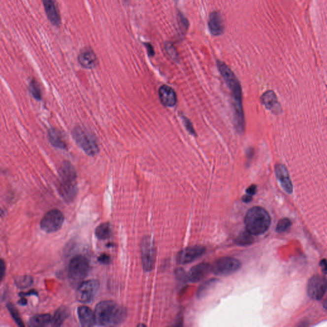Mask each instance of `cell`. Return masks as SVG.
<instances>
[{
  "label": "cell",
  "mask_w": 327,
  "mask_h": 327,
  "mask_svg": "<svg viewBox=\"0 0 327 327\" xmlns=\"http://www.w3.org/2000/svg\"><path fill=\"white\" fill-rule=\"evenodd\" d=\"M217 65L233 98L234 128L239 134H243L245 130V118L242 104V89L240 81L225 62L217 60Z\"/></svg>",
  "instance_id": "obj_1"
},
{
  "label": "cell",
  "mask_w": 327,
  "mask_h": 327,
  "mask_svg": "<svg viewBox=\"0 0 327 327\" xmlns=\"http://www.w3.org/2000/svg\"><path fill=\"white\" fill-rule=\"evenodd\" d=\"M96 324L98 326H117L126 317V309L113 301H103L96 305L94 311Z\"/></svg>",
  "instance_id": "obj_2"
},
{
  "label": "cell",
  "mask_w": 327,
  "mask_h": 327,
  "mask_svg": "<svg viewBox=\"0 0 327 327\" xmlns=\"http://www.w3.org/2000/svg\"><path fill=\"white\" fill-rule=\"evenodd\" d=\"M59 193L66 202L72 201L77 193V173L74 166L68 161H64L59 169Z\"/></svg>",
  "instance_id": "obj_3"
},
{
  "label": "cell",
  "mask_w": 327,
  "mask_h": 327,
  "mask_svg": "<svg viewBox=\"0 0 327 327\" xmlns=\"http://www.w3.org/2000/svg\"><path fill=\"white\" fill-rule=\"evenodd\" d=\"M247 231L254 235H259L267 231L271 218L267 211L261 206H255L247 212L245 218Z\"/></svg>",
  "instance_id": "obj_4"
},
{
  "label": "cell",
  "mask_w": 327,
  "mask_h": 327,
  "mask_svg": "<svg viewBox=\"0 0 327 327\" xmlns=\"http://www.w3.org/2000/svg\"><path fill=\"white\" fill-rule=\"evenodd\" d=\"M73 139L77 145L90 156H95L100 151L96 137L91 132L81 126L75 127L72 131Z\"/></svg>",
  "instance_id": "obj_5"
},
{
  "label": "cell",
  "mask_w": 327,
  "mask_h": 327,
  "mask_svg": "<svg viewBox=\"0 0 327 327\" xmlns=\"http://www.w3.org/2000/svg\"><path fill=\"white\" fill-rule=\"evenodd\" d=\"M90 270L87 258L82 255L75 256L72 258L68 267V277L73 285L79 286L86 278Z\"/></svg>",
  "instance_id": "obj_6"
},
{
  "label": "cell",
  "mask_w": 327,
  "mask_h": 327,
  "mask_svg": "<svg viewBox=\"0 0 327 327\" xmlns=\"http://www.w3.org/2000/svg\"><path fill=\"white\" fill-rule=\"evenodd\" d=\"M63 213L58 209H53L47 212L40 222V228L42 231L47 233L59 231L64 222Z\"/></svg>",
  "instance_id": "obj_7"
},
{
  "label": "cell",
  "mask_w": 327,
  "mask_h": 327,
  "mask_svg": "<svg viewBox=\"0 0 327 327\" xmlns=\"http://www.w3.org/2000/svg\"><path fill=\"white\" fill-rule=\"evenodd\" d=\"M241 265L240 262L233 258H221L213 263L212 272L218 275H229L239 270Z\"/></svg>",
  "instance_id": "obj_8"
},
{
  "label": "cell",
  "mask_w": 327,
  "mask_h": 327,
  "mask_svg": "<svg viewBox=\"0 0 327 327\" xmlns=\"http://www.w3.org/2000/svg\"><path fill=\"white\" fill-rule=\"evenodd\" d=\"M327 290V279L322 275H314L307 283V294L310 298L315 300H321L326 294Z\"/></svg>",
  "instance_id": "obj_9"
},
{
  "label": "cell",
  "mask_w": 327,
  "mask_h": 327,
  "mask_svg": "<svg viewBox=\"0 0 327 327\" xmlns=\"http://www.w3.org/2000/svg\"><path fill=\"white\" fill-rule=\"evenodd\" d=\"M99 282L88 280L81 283L77 287L76 299L81 303H88L93 300L99 289Z\"/></svg>",
  "instance_id": "obj_10"
},
{
  "label": "cell",
  "mask_w": 327,
  "mask_h": 327,
  "mask_svg": "<svg viewBox=\"0 0 327 327\" xmlns=\"http://www.w3.org/2000/svg\"><path fill=\"white\" fill-rule=\"evenodd\" d=\"M141 248L142 263L144 270L149 272L154 268L156 260V251L152 240L149 236H145L142 240Z\"/></svg>",
  "instance_id": "obj_11"
},
{
  "label": "cell",
  "mask_w": 327,
  "mask_h": 327,
  "mask_svg": "<svg viewBox=\"0 0 327 327\" xmlns=\"http://www.w3.org/2000/svg\"><path fill=\"white\" fill-rule=\"evenodd\" d=\"M206 249L201 245L189 247L183 249L177 255V262L180 264H186L194 261L205 253Z\"/></svg>",
  "instance_id": "obj_12"
},
{
  "label": "cell",
  "mask_w": 327,
  "mask_h": 327,
  "mask_svg": "<svg viewBox=\"0 0 327 327\" xmlns=\"http://www.w3.org/2000/svg\"><path fill=\"white\" fill-rule=\"evenodd\" d=\"M208 27L210 33L214 36L222 35L225 32V24L222 14L219 11L211 12L208 21Z\"/></svg>",
  "instance_id": "obj_13"
},
{
  "label": "cell",
  "mask_w": 327,
  "mask_h": 327,
  "mask_svg": "<svg viewBox=\"0 0 327 327\" xmlns=\"http://www.w3.org/2000/svg\"><path fill=\"white\" fill-rule=\"evenodd\" d=\"M275 175L277 180L280 182L282 188L285 191L286 193L292 194L293 190H294V187L290 176L289 172L287 167L285 165L282 164H278L275 165Z\"/></svg>",
  "instance_id": "obj_14"
},
{
  "label": "cell",
  "mask_w": 327,
  "mask_h": 327,
  "mask_svg": "<svg viewBox=\"0 0 327 327\" xmlns=\"http://www.w3.org/2000/svg\"><path fill=\"white\" fill-rule=\"evenodd\" d=\"M79 64L83 68L92 69L98 65V61L96 53L90 47L82 49L78 56Z\"/></svg>",
  "instance_id": "obj_15"
},
{
  "label": "cell",
  "mask_w": 327,
  "mask_h": 327,
  "mask_svg": "<svg viewBox=\"0 0 327 327\" xmlns=\"http://www.w3.org/2000/svg\"><path fill=\"white\" fill-rule=\"evenodd\" d=\"M46 16L54 26L61 25V17L55 0H42Z\"/></svg>",
  "instance_id": "obj_16"
},
{
  "label": "cell",
  "mask_w": 327,
  "mask_h": 327,
  "mask_svg": "<svg viewBox=\"0 0 327 327\" xmlns=\"http://www.w3.org/2000/svg\"><path fill=\"white\" fill-rule=\"evenodd\" d=\"M161 102L165 107H174L177 102V97L173 88L167 85L161 86L159 90Z\"/></svg>",
  "instance_id": "obj_17"
},
{
  "label": "cell",
  "mask_w": 327,
  "mask_h": 327,
  "mask_svg": "<svg viewBox=\"0 0 327 327\" xmlns=\"http://www.w3.org/2000/svg\"><path fill=\"white\" fill-rule=\"evenodd\" d=\"M212 271L210 264L200 263L191 268L188 274L189 280L191 282H198L203 279Z\"/></svg>",
  "instance_id": "obj_18"
},
{
  "label": "cell",
  "mask_w": 327,
  "mask_h": 327,
  "mask_svg": "<svg viewBox=\"0 0 327 327\" xmlns=\"http://www.w3.org/2000/svg\"><path fill=\"white\" fill-rule=\"evenodd\" d=\"M48 139L49 142L54 147L61 150H66L68 148L67 142L63 133L59 129L51 128L48 131Z\"/></svg>",
  "instance_id": "obj_19"
},
{
  "label": "cell",
  "mask_w": 327,
  "mask_h": 327,
  "mask_svg": "<svg viewBox=\"0 0 327 327\" xmlns=\"http://www.w3.org/2000/svg\"><path fill=\"white\" fill-rule=\"evenodd\" d=\"M261 100L264 107L268 110H271L275 113H280L281 108L279 104L276 94L273 90H268L262 96Z\"/></svg>",
  "instance_id": "obj_20"
},
{
  "label": "cell",
  "mask_w": 327,
  "mask_h": 327,
  "mask_svg": "<svg viewBox=\"0 0 327 327\" xmlns=\"http://www.w3.org/2000/svg\"><path fill=\"white\" fill-rule=\"evenodd\" d=\"M79 321L83 327H92L96 324L94 312L87 306H81L77 309Z\"/></svg>",
  "instance_id": "obj_21"
},
{
  "label": "cell",
  "mask_w": 327,
  "mask_h": 327,
  "mask_svg": "<svg viewBox=\"0 0 327 327\" xmlns=\"http://www.w3.org/2000/svg\"><path fill=\"white\" fill-rule=\"evenodd\" d=\"M70 312L68 307L61 306L57 310L55 315L52 318L51 325L52 327H60L64 324L65 320L70 316Z\"/></svg>",
  "instance_id": "obj_22"
},
{
  "label": "cell",
  "mask_w": 327,
  "mask_h": 327,
  "mask_svg": "<svg viewBox=\"0 0 327 327\" xmlns=\"http://www.w3.org/2000/svg\"><path fill=\"white\" fill-rule=\"evenodd\" d=\"M52 318L49 314H42L33 316L30 320L29 326L33 327H43L51 324Z\"/></svg>",
  "instance_id": "obj_23"
},
{
  "label": "cell",
  "mask_w": 327,
  "mask_h": 327,
  "mask_svg": "<svg viewBox=\"0 0 327 327\" xmlns=\"http://www.w3.org/2000/svg\"><path fill=\"white\" fill-rule=\"evenodd\" d=\"M95 234L98 239L102 240L108 239L112 235V228L110 224L105 223L98 226L96 228Z\"/></svg>",
  "instance_id": "obj_24"
},
{
  "label": "cell",
  "mask_w": 327,
  "mask_h": 327,
  "mask_svg": "<svg viewBox=\"0 0 327 327\" xmlns=\"http://www.w3.org/2000/svg\"><path fill=\"white\" fill-rule=\"evenodd\" d=\"M176 19H177L178 30H179L180 35L185 36L189 28L188 19L180 10H178L177 14H176Z\"/></svg>",
  "instance_id": "obj_25"
},
{
  "label": "cell",
  "mask_w": 327,
  "mask_h": 327,
  "mask_svg": "<svg viewBox=\"0 0 327 327\" xmlns=\"http://www.w3.org/2000/svg\"><path fill=\"white\" fill-rule=\"evenodd\" d=\"M253 234L249 233V231H246L243 232L236 238L235 242L236 244L239 245H249L253 244L254 242L253 236H252Z\"/></svg>",
  "instance_id": "obj_26"
},
{
  "label": "cell",
  "mask_w": 327,
  "mask_h": 327,
  "mask_svg": "<svg viewBox=\"0 0 327 327\" xmlns=\"http://www.w3.org/2000/svg\"><path fill=\"white\" fill-rule=\"evenodd\" d=\"M33 283V279L32 277L28 276V275L19 277L15 280V284L17 287L21 288V289H25V288L30 287Z\"/></svg>",
  "instance_id": "obj_27"
},
{
  "label": "cell",
  "mask_w": 327,
  "mask_h": 327,
  "mask_svg": "<svg viewBox=\"0 0 327 327\" xmlns=\"http://www.w3.org/2000/svg\"><path fill=\"white\" fill-rule=\"evenodd\" d=\"M29 89L30 93L35 99L37 100L42 99V92H41L40 88L37 82L34 79L30 81Z\"/></svg>",
  "instance_id": "obj_28"
},
{
  "label": "cell",
  "mask_w": 327,
  "mask_h": 327,
  "mask_svg": "<svg viewBox=\"0 0 327 327\" xmlns=\"http://www.w3.org/2000/svg\"><path fill=\"white\" fill-rule=\"evenodd\" d=\"M164 47L165 51L171 59L175 61V62H179L180 61V57L179 55L176 51L175 46H174L173 43L171 42H165Z\"/></svg>",
  "instance_id": "obj_29"
},
{
  "label": "cell",
  "mask_w": 327,
  "mask_h": 327,
  "mask_svg": "<svg viewBox=\"0 0 327 327\" xmlns=\"http://www.w3.org/2000/svg\"><path fill=\"white\" fill-rule=\"evenodd\" d=\"M7 308L8 311H9L10 315L12 316L13 319L14 320V321L16 322V324L18 325L19 327H25V324H23V320H21V316L19 315L18 310L16 309V307L14 306L10 303H8L7 305Z\"/></svg>",
  "instance_id": "obj_30"
},
{
  "label": "cell",
  "mask_w": 327,
  "mask_h": 327,
  "mask_svg": "<svg viewBox=\"0 0 327 327\" xmlns=\"http://www.w3.org/2000/svg\"><path fill=\"white\" fill-rule=\"evenodd\" d=\"M292 227V221L288 218H284L281 219L277 224L276 227V231L278 233H283L289 229L290 227Z\"/></svg>",
  "instance_id": "obj_31"
},
{
  "label": "cell",
  "mask_w": 327,
  "mask_h": 327,
  "mask_svg": "<svg viewBox=\"0 0 327 327\" xmlns=\"http://www.w3.org/2000/svg\"><path fill=\"white\" fill-rule=\"evenodd\" d=\"M181 118L182 120L183 124L184 125L185 128H186V130L188 131L191 135H194V136H196V132L194 129L192 122H191V120L189 119L188 118H187L186 116L181 115Z\"/></svg>",
  "instance_id": "obj_32"
},
{
  "label": "cell",
  "mask_w": 327,
  "mask_h": 327,
  "mask_svg": "<svg viewBox=\"0 0 327 327\" xmlns=\"http://www.w3.org/2000/svg\"><path fill=\"white\" fill-rule=\"evenodd\" d=\"M98 260L101 263L108 264L111 263V258L110 256L106 255V254H102L98 258Z\"/></svg>",
  "instance_id": "obj_33"
},
{
  "label": "cell",
  "mask_w": 327,
  "mask_h": 327,
  "mask_svg": "<svg viewBox=\"0 0 327 327\" xmlns=\"http://www.w3.org/2000/svg\"><path fill=\"white\" fill-rule=\"evenodd\" d=\"M144 45L145 46L146 50H147L148 55H149V57H154L155 51L152 45L149 42L144 43Z\"/></svg>",
  "instance_id": "obj_34"
},
{
  "label": "cell",
  "mask_w": 327,
  "mask_h": 327,
  "mask_svg": "<svg viewBox=\"0 0 327 327\" xmlns=\"http://www.w3.org/2000/svg\"><path fill=\"white\" fill-rule=\"evenodd\" d=\"M257 186H256V185H251L250 187H249L247 189L246 193L247 194H248V195L253 196L257 193Z\"/></svg>",
  "instance_id": "obj_35"
},
{
  "label": "cell",
  "mask_w": 327,
  "mask_h": 327,
  "mask_svg": "<svg viewBox=\"0 0 327 327\" xmlns=\"http://www.w3.org/2000/svg\"><path fill=\"white\" fill-rule=\"evenodd\" d=\"M6 266L5 262H4L3 260H1V264H0V271H1V281L3 280L4 275L5 274Z\"/></svg>",
  "instance_id": "obj_36"
},
{
  "label": "cell",
  "mask_w": 327,
  "mask_h": 327,
  "mask_svg": "<svg viewBox=\"0 0 327 327\" xmlns=\"http://www.w3.org/2000/svg\"><path fill=\"white\" fill-rule=\"evenodd\" d=\"M320 266L322 268V272L324 273L325 274H327V260H322L320 262Z\"/></svg>",
  "instance_id": "obj_37"
},
{
  "label": "cell",
  "mask_w": 327,
  "mask_h": 327,
  "mask_svg": "<svg viewBox=\"0 0 327 327\" xmlns=\"http://www.w3.org/2000/svg\"><path fill=\"white\" fill-rule=\"evenodd\" d=\"M242 200L245 203H249V202H251L253 200V196L247 194L246 195L243 196Z\"/></svg>",
  "instance_id": "obj_38"
},
{
  "label": "cell",
  "mask_w": 327,
  "mask_h": 327,
  "mask_svg": "<svg viewBox=\"0 0 327 327\" xmlns=\"http://www.w3.org/2000/svg\"><path fill=\"white\" fill-rule=\"evenodd\" d=\"M32 295V294H34V295H37V292L35 291V290H31V291H30L29 293H28V294H26V293H21V294H19V295L21 296H26L27 295Z\"/></svg>",
  "instance_id": "obj_39"
},
{
  "label": "cell",
  "mask_w": 327,
  "mask_h": 327,
  "mask_svg": "<svg viewBox=\"0 0 327 327\" xmlns=\"http://www.w3.org/2000/svg\"><path fill=\"white\" fill-rule=\"evenodd\" d=\"M18 303L19 304L21 305H26L27 304V299H25V298H22L19 301Z\"/></svg>",
  "instance_id": "obj_40"
},
{
  "label": "cell",
  "mask_w": 327,
  "mask_h": 327,
  "mask_svg": "<svg viewBox=\"0 0 327 327\" xmlns=\"http://www.w3.org/2000/svg\"><path fill=\"white\" fill-rule=\"evenodd\" d=\"M324 308H325V309H327V298L326 299V300H325V301H324Z\"/></svg>",
  "instance_id": "obj_41"
},
{
  "label": "cell",
  "mask_w": 327,
  "mask_h": 327,
  "mask_svg": "<svg viewBox=\"0 0 327 327\" xmlns=\"http://www.w3.org/2000/svg\"><path fill=\"white\" fill-rule=\"evenodd\" d=\"M175 1H178V0H175Z\"/></svg>",
  "instance_id": "obj_42"
}]
</instances>
